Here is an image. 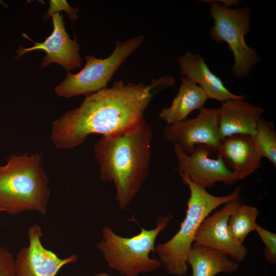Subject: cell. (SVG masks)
I'll return each instance as SVG.
<instances>
[{
    "mask_svg": "<svg viewBox=\"0 0 276 276\" xmlns=\"http://www.w3.org/2000/svg\"><path fill=\"white\" fill-rule=\"evenodd\" d=\"M169 221V216H159L154 228L141 227L139 234L130 237L119 236L110 227L105 226L102 229V239L97 247L108 267L122 276H139L154 271L161 263L158 259L149 255L154 252L155 240L167 228Z\"/></svg>",
    "mask_w": 276,
    "mask_h": 276,
    "instance_id": "cell-5",
    "label": "cell"
},
{
    "mask_svg": "<svg viewBox=\"0 0 276 276\" xmlns=\"http://www.w3.org/2000/svg\"><path fill=\"white\" fill-rule=\"evenodd\" d=\"M259 214L256 207L241 202L229 217L227 230L229 236L242 244L247 236L255 230Z\"/></svg>",
    "mask_w": 276,
    "mask_h": 276,
    "instance_id": "cell-18",
    "label": "cell"
},
{
    "mask_svg": "<svg viewBox=\"0 0 276 276\" xmlns=\"http://www.w3.org/2000/svg\"><path fill=\"white\" fill-rule=\"evenodd\" d=\"M163 136L187 154L199 145L208 146L217 151L221 141L218 134L217 108L203 107L194 118L167 124Z\"/></svg>",
    "mask_w": 276,
    "mask_h": 276,
    "instance_id": "cell-9",
    "label": "cell"
},
{
    "mask_svg": "<svg viewBox=\"0 0 276 276\" xmlns=\"http://www.w3.org/2000/svg\"><path fill=\"white\" fill-rule=\"evenodd\" d=\"M173 151L179 174L186 175L199 186L205 189L212 188L218 182L231 186L239 180L221 155L218 154L217 158L210 157L214 151L210 147L199 145L187 154L174 144Z\"/></svg>",
    "mask_w": 276,
    "mask_h": 276,
    "instance_id": "cell-8",
    "label": "cell"
},
{
    "mask_svg": "<svg viewBox=\"0 0 276 276\" xmlns=\"http://www.w3.org/2000/svg\"><path fill=\"white\" fill-rule=\"evenodd\" d=\"M95 276H111V275L110 274L106 272H100V273L96 274Z\"/></svg>",
    "mask_w": 276,
    "mask_h": 276,
    "instance_id": "cell-23",
    "label": "cell"
},
{
    "mask_svg": "<svg viewBox=\"0 0 276 276\" xmlns=\"http://www.w3.org/2000/svg\"><path fill=\"white\" fill-rule=\"evenodd\" d=\"M143 40V36L139 35L123 42L116 41L114 50L104 59L85 56V66L75 74L67 72L65 79L55 87V93L66 98L79 95L86 97L107 87L116 71Z\"/></svg>",
    "mask_w": 276,
    "mask_h": 276,
    "instance_id": "cell-7",
    "label": "cell"
},
{
    "mask_svg": "<svg viewBox=\"0 0 276 276\" xmlns=\"http://www.w3.org/2000/svg\"><path fill=\"white\" fill-rule=\"evenodd\" d=\"M153 137L145 121L124 133L102 136L94 146L100 177L114 184L122 210L131 204L148 175Z\"/></svg>",
    "mask_w": 276,
    "mask_h": 276,
    "instance_id": "cell-2",
    "label": "cell"
},
{
    "mask_svg": "<svg viewBox=\"0 0 276 276\" xmlns=\"http://www.w3.org/2000/svg\"><path fill=\"white\" fill-rule=\"evenodd\" d=\"M254 139L262 157L266 158L276 167V132L273 121L263 118L259 121Z\"/></svg>",
    "mask_w": 276,
    "mask_h": 276,
    "instance_id": "cell-19",
    "label": "cell"
},
{
    "mask_svg": "<svg viewBox=\"0 0 276 276\" xmlns=\"http://www.w3.org/2000/svg\"><path fill=\"white\" fill-rule=\"evenodd\" d=\"M240 203L239 200L229 201L206 217L196 233L194 243L222 252L237 262L244 261L246 248L234 240L227 230L229 217Z\"/></svg>",
    "mask_w": 276,
    "mask_h": 276,
    "instance_id": "cell-11",
    "label": "cell"
},
{
    "mask_svg": "<svg viewBox=\"0 0 276 276\" xmlns=\"http://www.w3.org/2000/svg\"><path fill=\"white\" fill-rule=\"evenodd\" d=\"M42 156L25 153L11 156L0 165V212L17 215L26 211L47 213L49 179Z\"/></svg>",
    "mask_w": 276,
    "mask_h": 276,
    "instance_id": "cell-3",
    "label": "cell"
},
{
    "mask_svg": "<svg viewBox=\"0 0 276 276\" xmlns=\"http://www.w3.org/2000/svg\"><path fill=\"white\" fill-rule=\"evenodd\" d=\"M175 79L165 76L149 84L120 80L86 97L80 105L54 121L51 139L59 149H71L90 134L110 136L134 129L146 121L144 112L153 96L173 86Z\"/></svg>",
    "mask_w": 276,
    "mask_h": 276,
    "instance_id": "cell-1",
    "label": "cell"
},
{
    "mask_svg": "<svg viewBox=\"0 0 276 276\" xmlns=\"http://www.w3.org/2000/svg\"><path fill=\"white\" fill-rule=\"evenodd\" d=\"M27 234L29 244L19 250L15 259L16 276H56L63 266L77 261L76 254L61 259L45 248L41 242L40 226L32 225Z\"/></svg>",
    "mask_w": 276,
    "mask_h": 276,
    "instance_id": "cell-10",
    "label": "cell"
},
{
    "mask_svg": "<svg viewBox=\"0 0 276 276\" xmlns=\"http://www.w3.org/2000/svg\"><path fill=\"white\" fill-rule=\"evenodd\" d=\"M264 109L245 99L229 100L217 108L218 134L221 141L228 136L247 134L254 136Z\"/></svg>",
    "mask_w": 276,
    "mask_h": 276,
    "instance_id": "cell-13",
    "label": "cell"
},
{
    "mask_svg": "<svg viewBox=\"0 0 276 276\" xmlns=\"http://www.w3.org/2000/svg\"><path fill=\"white\" fill-rule=\"evenodd\" d=\"M61 10L65 11L72 20L78 18L77 13L79 10L77 8L71 6L66 1L55 0L50 1V7L44 15L43 18L48 19L53 14L59 13Z\"/></svg>",
    "mask_w": 276,
    "mask_h": 276,
    "instance_id": "cell-22",
    "label": "cell"
},
{
    "mask_svg": "<svg viewBox=\"0 0 276 276\" xmlns=\"http://www.w3.org/2000/svg\"><path fill=\"white\" fill-rule=\"evenodd\" d=\"M53 31L42 42H34V45L28 48L20 47L16 52L18 59L25 53L34 50H41L47 53L40 66L43 68L50 63H56L63 67L67 71L81 66L82 61L79 53L80 47L76 37L72 40L66 33L63 17L59 13L52 16Z\"/></svg>",
    "mask_w": 276,
    "mask_h": 276,
    "instance_id": "cell-12",
    "label": "cell"
},
{
    "mask_svg": "<svg viewBox=\"0 0 276 276\" xmlns=\"http://www.w3.org/2000/svg\"><path fill=\"white\" fill-rule=\"evenodd\" d=\"M182 76L190 78L205 93L208 99L221 103L229 100L245 99L236 95L224 85L222 80L210 69L201 55L187 51L177 58Z\"/></svg>",
    "mask_w": 276,
    "mask_h": 276,
    "instance_id": "cell-15",
    "label": "cell"
},
{
    "mask_svg": "<svg viewBox=\"0 0 276 276\" xmlns=\"http://www.w3.org/2000/svg\"><path fill=\"white\" fill-rule=\"evenodd\" d=\"M208 2L211 4L210 13L213 20L210 31L211 39L217 43L227 44L234 56L231 71L234 76L242 78L248 76L261 61L256 50L245 41L250 27V8L229 7L215 1Z\"/></svg>",
    "mask_w": 276,
    "mask_h": 276,
    "instance_id": "cell-6",
    "label": "cell"
},
{
    "mask_svg": "<svg viewBox=\"0 0 276 276\" xmlns=\"http://www.w3.org/2000/svg\"><path fill=\"white\" fill-rule=\"evenodd\" d=\"M217 152L239 180L255 173L262 164V157L254 137L250 135L226 137L221 141Z\"/></svg>",
    "mask_w": 276,
    "mask_h": 276,
    "instance_id": "cell-14",
    "label": "cell"
},
{
    "mask_svg": "<svg viewBox=\"0 0 276 276\" xmlns=\"http://www.w3.org/2000/svg\"><path fill=\"white\" fill-rule=\"evenodd\" d=\"M187 263L192 268V276H215L238 270L239 264L230 260L219 250L194 243L189 252Z\"/></svg>",
    "mask_w": 276,
    "mask_h": 276,
    "instance_id": "cell-17",
    "label": "cell"
},
{
    "mask_svg": "<svg viewBox=\"0 0 276 276\" xmlns=\"http://www.w3.org/2000/svg\"><path fill=\"white\" fill-rule=\"evenodd\" d=\"M180 175L190 192L186 216L178 232L167 242L155 245L154 250L161 265L168 274L174 276L186 274L187 258L194 243L196 233L203 220L220 205L240 200L241 193V188L238 186L228 195L215 196L206 189L192 182L186 175Z\"/></svg>",
    "mask_w": 276,
    "mask_h": 276,
    "instance_id": "cell-4",
    "label": "cell"
},
{
    "mask_svg": "<svg viewBox=\"0 0 276 276\" xmlns=\"http://www.w3.org/2000/svg\"><path fill=\"white\" fill-rule=\"evenodd\" d=\"M264 245V256L271 264L276 263V234L257 224L255 230Z\"/></svg>",
    "mask_w": 276,
    "mask_h": 276,
    "instance_id": "cell-20",
    "label": "cell"
},
{
    "mask_svg": "<svg viewBox=\"0 0 276 276\" xmlns=\"http://www.w3.org/2000/svg\"><path fill=\"white\" fill-rule=\"evenodd\" d=\"M0 276H16L15 259L7 249L1 245Z\"/></svg>",
    "mask_w": 276,
    "mask_h": 276,
    "instance_id": "cell-21",
    "label": "cell"
},
{
    "mask_svg": "<svg viewBox=\"0 0 276 276\" xmlns=\"http://www.w3.org/2000/svg\"><path fill=\"white\" fill-rule=\"evenodd\" d=\"M208 99L205 93L197 84L183 76L171 104L161 110L159 118L167 124L184 120L193 111L203 108Z\"/></svg>",
    "mask_w": 276,
    "mask_h": 276,
    "instance_id": "cell-16",
    "label": "cell"
}]
</instances>
